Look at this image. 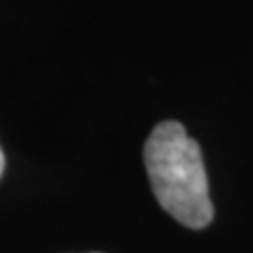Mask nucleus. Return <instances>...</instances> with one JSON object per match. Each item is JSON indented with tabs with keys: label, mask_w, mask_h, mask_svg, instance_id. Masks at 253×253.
Segmentation results:
<instances>
[{
	"label": "nucleus",
	"mask_w": 253,
	"mask_h": 253,
	"mask_svg": "<svg viewBox=\"0 0 253 253\" xmlns=\"http://www.w3.org/2000/svg\"><path fill=\"white\" fill-rule=\"evenodd\" d=\"M145 171L157 202L181 225L199 230L213 220L202 150L181 122H160L143 148Z\"/></svg>",
	"instance_id": "obj_1"
},
{
	"label": "nucleus",
	"mask_w": 253,
	"mask_h": 253,
	"mask_svg": "<svg viewBox=\"0 0 253 253\" xmlns=\"http://www.w3.org/2000/svg\"><path fill=\"white\" fill-rule=\"evenodd\" d=\"M5 171V153H2V148H0V176Z\"/></svg>",
	"instance_id": "obj_2"
}]
</instances>
